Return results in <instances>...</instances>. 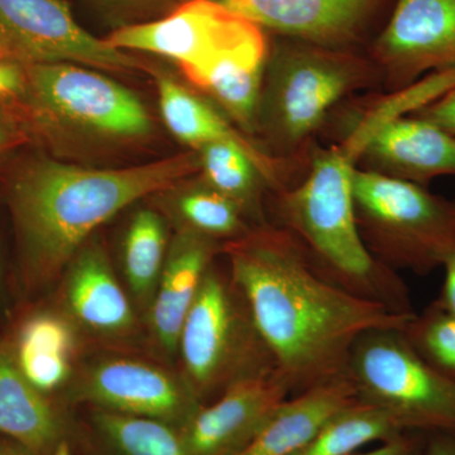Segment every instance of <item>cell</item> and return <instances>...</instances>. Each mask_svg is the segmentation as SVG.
Listing matches in <instances>:
<instances>
[{"label":"cell","instance_id":"cell-1","mask_svg":"<svg viewBox=\"0 0 455 455\" xmlns=\"http://www.w3.org/2000/svg\"><path fill=\"white\" fill-rule=\"evenodd\" d=\"M223 253L291 396L346 376L362 334L403 329L415 315H398L334 283L291 232L271 221L227 242Z\"/></svg>","mask_w":455,"mask_h":455},{"label":"cell","instance_id":"cell-2","mask_svg":"<svg viewBox=\"0 0 455 455\" xmlns=\"http://www.w3.org/2000/svg\"><path fill=\"white\" fill-rule=\"evenodd\" d=\"M202 170L196 151L122 169L35 158L12 176L8 204L26 290L46 286L101 224L131 204L179 187Z\"/></svg>","mask_w":455,"mask_h":455},{"label":"cell","instance_id":"cell-3","mask_svg":"<svg viewBox=\"0 0 455 455\" xmlns=\"http://www.w3.org/2000/svg\"><path fill=\"white\" fill-rule=\"evenodd\" d=\"M357 157L343 142L311 152L304 178L274 194L275 221L307 248L344 289L398 315L415 314L405 281L368 252L355 223L353 175Z\"/></svg>","mask_w":455,"mask_h":455},{"label":"cell","instance_id":"cell-4","mask_svg":"<svg viewBox=\"0 0 455 455\" xmlns=\"http://www.w3.org/2000/svg\"><path fill=\"white\" fill-rule=\"evenodd\" d=\"M376 85L381 75L367 52L281 37L269 49L256 132L269 154L298 163L338 103Z\"/></svg>","mask_w":455,"mask_h":455},{"label":"cell","instance_id":"cell-5","mask_svg":"<svg viewBox=\"0 0 455 455\" xmlns=\"http://www.w3.org/2000/svg\"><path fill=\"white\" fill-rule=\"evenodd\" d=\"M14 103L33 136L74 145H128L151 136L154 121L130 89L86 66H22Z\"/></svg>","mask_w":455,"mask_h":455},{"label":"cell","instance_id":"cell-6","mask_svg":"<svg viewBox=\"0 0 455 455\" xmlns=\"http://www.w3.org/2000/svg\"><path fill=\"white\" fill-rule=\"evenodd\" d=\"M353 204L368 252L391 271L427 276L455 250V199L357 166Z\"/></svg>","mask_w":455,"mask_h":455},{"label":"cell","instance_id":"cell-7","mask_svg":"<svg viewBox=\"0 0 455 455\" xmlns=\"http://www.w3.org/2000/svg\"><path fill=\"white\" fill-rule=\"evenodd\" d=\"M178 355L200 403L277 370L274 355L232 277L211 266L182 325Z\"/></svg>","mask_w":455,"mask_h":455},{"label":"cell","instance_id":"cell-8","mask_svg":"<svg viewBox=\"0 0 455 455\" xmlns=\"http://www.w3.org/2000/svg\"><path fill=\"white\" fill-rule=\"evenodd\" d=\"M359 403L403 431L455 434V381L414 349L403 329H372L350 349L346 371Z\"/></svg>","mask_w":455,"mask_h":455},{"label":"cell","instance_id":"cell-9","mask_svg":"<svg viewBox=\"0 0 455 455\" xmlns=\"http://www.w3.org/2000/svg\"><path fill=\"white\" fill-rule=\"evenodd\" d=\"M104 40L118 50L167 57L191 84L227 60L269 55L265 29L220 0H184L166 16L119 27Z\"/></svg>","mask_w":455,"mask_h":455},{"label":"cell","instance_id":"cell-10","mask_svg":"<svg viewBox=\"0 0 455 455\" xmlns=\"http://www.w3.org/2000/svg\"><path fill=\"white\" fill-rule=\"evenodd\" d=\"M0 46L20 66L70 62L116 73L142 68L84 29L68 0H0Z\"/></svg>","mask_w":455,"mask_h":455},{"label":"cell","instance_id":"cell-11","mask_svg":"<svg viewBox=\"0 0 455 455\" xmlns=\"http://www.w3.org/2000/svg\"><path fill=\"white\" fill-rule=\"evenodd\" d=\"M385 94L455 68V0H395L367 50Z\"/></svg>","mask_w":455,"mask_h":455},{"label":"cell","instance_id":"cell-12","mask_svg":"<svg viewBox=\"0 0 455 455\" xmlns=\"http://www.w3.org/2000/svg\"><path fill=\"white\" fill-rule=\"evenodd\" d=\"M265 31L328 49L368 50L395 0H220Z\"/></svg>","mask_w":455,"mask_h":455},{"label":"cell","instance_id":"cell-13","mask_svg":"<svg viewBox=\"0 0 455 455\" xmlns=\"http://www.w3.org/2000/svg\"><path fill=\"white\" fill-rule=\"evenodd\" d=\"M289 397L277 370L236 382L180 427L182 447L188 455H238Z\"/></svg>","mask_w":455,"mask_h":455},{"label":"cell","instance_id":"cell-14","mask_svg":"<svg viewBox=\"0 0 455 455\" xmlns=\"http://www.w3.org/2000/svg\"><path fill=\"white\" fill-rule=\"evenodd\" d=\"M76 394L107 411L154 419L170 427H181L202 405L185 377L127 358L107 359L90 368Z\"/></svg>","mask_w":455,"mask_h":455},{"label":"cell","instance_id":"cell-15","mask_svg":"<svg viewBox=\"0 0 455 455\" xmlns=\"http://www.w3.org/2000/svg\"><path fill=\"white\" fill-rule=\"evenodd\" d=\"M357 166L427 188L440 176L455 178V134L425 119L397 116L371 134Z\"/></svg>","mask_w":455,"mask_h":455},{"label":"cell","instance_id":"cell-16","mask_svg":"<svg viewBox=\"0 0 455 455\" xmlns=\"http://www.w3.org/2000/svg\"><path fill=\"white\" fill-rule=\"evenodd\" d=\"M156 84L164 124L176 139L194 151L209 143L238 147L252 161L272 194L287 190L299 181L293 172L296 161L283 160L269 154L176 80L158 75Z\"/></svg>","mask_w":455,"mask_h":455},{"label":"cell","instance_id":"cell-17","mask_svg":"<svg viewBox=\"0 0 455 455\" xmlns=\"http://www.w3.org/2000/svg\"><path fill=\"white\" fill-rule=\"evenodd\" d=\"M223 245L181 228L167 251L154 300L149 324L156 341L167 353L178 355L179 338L206 271Z\"/></svg>","mask_w":455,"mask_h":455},{"label":"cell","instance_id":"cell-18","mask_svg":"<svg viewBox=\"0 0 455 455\" xmlns=\"http://www.w3.org/2000/svg\"><path fill=\"white\" fill-rule=\"evenodd\" d=\"M66 271L65 307L77 324L107 337L133 331V307L100 244L86 242Z\"/></svg>","mask_w":455,"mask_h":455},{"label":"cell","instance_id":"cell-19","mask_svg":"<svg viewBox=\"0 0 455 455\" xmlns=\"http://www.w3.org/2000/svg\"><path fill=\"white\" fill-rule=\"evenodd\" d=\"M0 435L36 455L62 451L64 427L47 395L20 372L11 344L0 339Z\"/></svg>","mask_w":455,"mask_h":455},{"label":"cell","instance_id":"cell-20","mask_svg":"<svg viewBox=\"0 0 455 455\" xmlns=\"http://www.w3.org/2000/svg\"><path fill=\"white\" fill-rule=\"evenodd\" d=\"M355 401V392L347 376L293 395L238 455L295 454L331 416Z\"/></svg>","mask_w":455,"mask_h":455},{"label":"cell","instance_id":"cell-21","mask_svg":"<svg viewBox=\"0 0 455 455\" xmlns=\"http://www.w3.org/2000/svg\"><path fill=\"white\" fill-rule=\"evenodd\" d=\"M20 372L33 387L49 395L68 381L75 338L70 323L52 311H37L18 326L12 346Z\"/></svg>","mask_w":455,"mask_h":455},{"label":"cell","instance_id":"cell-22","mask_svg":"<svg viewBox=\"0 0 455 455\" xmlns=\"http://www.w3.org/2000/svg\"><path fill=\"white\" fill-rule=\"evenodd\" d=\"M204 181L235 202L254 226L268 221L262 208V188H268L259 170L238 147L209 143L197 149Z\"/></svg>","mask_w":455,"mask_h":455},{"label":"cell","instance_id":"cell-23","mask_svg":"<svg viewBox=\"0 0 455 455\" xmlns=\"http://www.w3.org/2000/svg\"><path fill=\"white\" fill-rule=\"evenodd\" d=\"M405 433L376 407L355 403L331 416L314 438L292 455H352Z\"/></svg>","mask_w":455,"mask_h":455},{"label":"cell","instance_id":"cell-24","mask_svg":"<svg viewBox=\"0 0 455 455\" xmlns=\"http://www.w3.org/2000/svg\"><path fill=\"white\" fill-rule=\"evenodd\" d=\"M167 232L160 214L142 209L125 235L123 265L132 295L143 307H151L167 256Z\"/></svg>","mask_w":455,"mask_h":455},{"label":"cell","instance_id":"cell-25","mask_svg":"<svg viewBox=\"0 0 455 455\" xmlns=\"http://www.w3.org/2000/svg\"><path fill=\"white\" fill-rule=\"evenodd\" d=\"M176 212L182 221L181 228L218 242L235 241L254 227L247 223L235 202L206 184L182 193L176 200Z\"/></svg>","mask_w":455,"mask_h":455},{"label":"cell","instance_id":"cell-26","mask_svg":"<svg viewBox=\"0 0 455 455\" xmlns=\"http://www.w3.org/2000/svg\"><path fill=\"white\" fill-rule=\"evenodd\" d=\"M95 420L104 438L121 455H188L179 433L163 421L107 410L98 412Z\"/></svg>","mask_w":455,"mask_h":455},{"label":"cell","instance_id":"cell-27","mask_svg":"<svg viewBox=\"0 0 455 455\" xmlns=\"http://www.w3.org/2000/svg\"><path fill=\"white\" fill-rule=\"evenodd\" d=\"M403 333L434 370L455 381V315L431 302L420 315L411 317Z\"/></svg>","mask_w":455,"mask_h":455},{"label":"cell","instance_id":"cell-28","mask_svg":"<svg viewBox=\"0 0 455 455\" xmlns=\"http://www.w3.org/2000/svg\"><path fill=\"white\" fill-rule=\"evenodd\" d=\"M101 14L119 27L158 20L173 11L181 0H89ZM118 27V28H119Z\"/></svg>","mask_w":455,"mask_h":455},{"label":"cell","instance_id":"cell-29","mask_svg":"<svg viewBox=\"0 0 455 455\" xmlns=\"http://www.w3.org/2000/svg\"><path fill=\"white\" fill-rule=\"evenodd\" d=\"M33 133L16 103L0 107V156L31 140Z\"/></svg>","mask_w":455,"mask_h":455},{"label":"cell","instance_id":"cell-30","mask_svg":"<svg viewBox=\"0 0 455 455\" xmlns=\"http://www.w3.org/2000/svg\"><path fill=\"white\" fill-rule=\"evenodd\" d=\"M427 434L405 431L400 435L379 443L368 451H359L352 455H424Z\"/></svg>","mask_w":455,"mask_h":455},{"label":"cell","instance_id":"cell-31","mask_svg":"<svg viewBox=\"0 0 455 455\" xmlns=\"http://www.w3.org/2000/svg\"><path fill=\"white\" fill-rule=\"evenodd\" d=\"M409 116L425 119L455 134V88Z\"/></svg>","mask_w":455,"mask_h":455},{"label":"cell","instance_id":"cell-32","mask_svg":"<svg viewBox=\"0 0 455 455\" xmlns=\"http://www.w3.org/2000/svg\"><path fill=\"white\" fill-rule=\"evenodd\" d=\"M442 267L445 272L444 283L439 298L434 301V304L439 309L455 315V250L444 259Z\"/></svg>","mask_w":455,"mask_h":455},{"label":"cell","instance_id":"cell-33","mask_svg":"<svg viewBox=\"0 0 455 455\" xmlns=\"http://www.w3.org/2000/svg\"><path fill=\"white\" fill-rule=\"evenodd\" d=\"M23 85L22 66L0 64V98L16 97Z\"/></svg>","mask_w":455,"mask_h":455},{"label":"cell","instance_id":"cell-34","mask_svg":"<svg viewBox=\"0 0 455 455\" xmlns=\"http://www.w3.org/2000/svg\"><path fill=\"white\" fill-rule=\"evenodd\" d=\"M424 455H455V434H427Z\"/></svg>","mask_w":455,"mask_h":455},{"label":"cell","instance_id":"cell-35","mask_svg":"<svg viewBox=\"0 0 455 455\" xmlns=\"http://www.w3.org/2000/svg\"><path fill=\"white\" fill-rule=\"evenodd\" d=\"M0 455H36L31 451H27L26 448L20 447V444L14 442H3L0 440Z\"/></svg>","mask_w":455,"mask_h":455},{"label":"cell","instance_id":"cell-36","mask_svg":"<svg viewBox=\"0 0 455 455\" xmlns=\"http://www.w3.org/2000/svg\"><path fill=\"white\" fill-rule=\"evenodd\" d=\"M0 64H14V62L12 61L11 56L8 55L7 51L3 49L2 46H0Z\"/></svg>","mask_w":455,"mask_h":455},{"label":"cell","instance_id":"cell-37","mask_svg":"<svg viewBox=\"0 0 455 455\" xmlns=\"http://www.w3.org/2000/svg\"><path fill=\"white\" fill-rule=\"evenodd\" d=\"M0 276H2V271H0Z\"/></svg>","mask_w":455,"mask_h":455}]
</instances>
